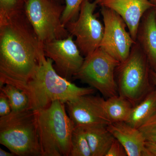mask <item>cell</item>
<instances>
[{
  "mask_svg": "<svg viewBox=\"0 0 156 156\" xmlns=\"http://www.w3.org/2000/svg\"><path fill=\"white\" fill-rule=\"evenodd\" d=\"M44 54L24 9L0 14V88L10 84L25 92Z\"/></svg>",
  "mask_w": 156,
  "mask_h": 156,
  "instance_id": "1",
  "label": "cell"
},
{
  "mask_svg": "<svg viewBox=\"0 0 156 156\" xmlns=\"http://www.w3.org/2000/svg\"><path fill=\"white\" fill-rule=\"evenodd\" d=\"M25 92L29 100L28 108L38 111L47 108L55 101L66 104L94 94L95 89L78 87L62 76L54 68L53 60L44 54Z\"/></svg>",
  "mask_w": 156,
  "mask_h": 156,
  "instance_id": "2",
  "label": "cell"
},
{
  "mask_svg": "<svg viewBox=\"0 0 156 156\" xmlns=\"http://www.w3.org/2000/svg\"><path fill=\"white\" fill-rule=\"evenodd\" d=\"M36 112L42 156H69L75 126L65 103L55 101Z\"/></svg>",
  "mask_w": 156,
  "mask_h": 156,
  "instance_id": "3",
  "label": "cell"
},
{
  "mask_svg": "<svg viewBox=\"0 0 156 156\" xmlns=\"http://www.w3.org/2000/svg\"><path fill=\"white\" fill-rule=\"evenodd\" d=\"M0 144L18 156H42L37 112L27 108L0 117Z\"/></svg>",
  "mask_w": 156,
  "mask_h": 156,
  "instance_id": "4",
  "label": "cell"
},
{
  "mask_svg": "<svg viewBox=\"0 0 156 156\" xmlns=\"http://www.w3.org/2000/svg\"><path fill=\"white\" fill-rule=\"evenodd\" d=\"M151 69L146 56L136 42L128 58L116 69L119 95L134 106L138 103L152 89Z\"/></svg>",
  "mask_w": 156,
  "mask_h": 156,
  "instance_id": "5",
  "label": "cell"
},
{
  "mask_svg": "<svg viewBox=\"0 0 156 156\" xmlns=\"http://www.w3.org/2000/svg\"><path fill=\"white\" fill-rule=\"evenodd\" d=\"M120 62L100 48L85 57L73 77L97 89L104 97L119 95L115 71Z\"/></svg>",
  "mask_w": 156,
  "mask_h": 156,
  "instance_id": "6",
  "label": "cell"
},
{
  "mask_svg": "<svg viewBox=\"0 0 156 156\" xmlns=\"http://www.w3.org/2000/svg\"><path fill=\"white\" fill-rule=\"evenodd\" d=\"M64 8L52 0H27L24 3L26 15L43 44L69 35L61 21Z\"/></svg>",
  "mask_w": 156,
  "mask_h": 156,
  "instance_id": "7",
  "label": "cell"
},
{
  "mask_svg": "<svg viewBox=\"0 0 156 156\" xmlns=\"http://www.w3.org/2000/svg\"><path fill=\"white\" fill-rule=\"evenodd\" d=\"M96 1L85 0L81 5L77 18L66 26L70 35L75 37L76 44L85 57L100 48L104 26L94 13Z\"/></svg>",
  "mask_w": 156,
  "mask_h": 156,
  "instance_id": "8",
  "label": "cell"
},
{
  "mask_svg": "<svg viewBox=\"0 0 156 156\" xmlns=\"http://www.w3.org/2000/svg\"><path fill=\"white\" fill-rule=\"evenodd\" d=\"M104 30L100 48L120 62L128 58L136 41L127 30L126 23L111 9L101 7Z\"/></svg>",
  "mask_w": 156,
  "mask_h": 156,
  "instance_id": "9",
  "label": "cell"
},
{
  "mask_svg": "<svg viewBox=\"0 0 156 156\" xmlns=\"http://www.w3.org/2000/svg\"><path fill=\"white\" fill-rule=\"evenodd\" d=\"M73 37L69 34L65 38L53 40L43 44L45 56L53 60L58 74L69 80L80 69L85 59Z\"/></svg>",
  "mask_w": 156,
  "mask_h": 156,
  "instance_id": "10",
  "label": "cell"
},
{
  "mask_svg": "<svg viewBox=\"0 0 156 156\" xmlns=\"http://www.w3.org/2000/svg\"><path fill=\"white\" fill-rule=\"evenodd\" d=\"M92 95H84L65 104L68 114L75 126H108L112 123L105 110V99Z\"/></svg>",
  "mask_w": 156,
  "mask_h": 156,
  "instance_id": "11",
  "label": "cell"
},
{
  "mask_svg": "<svg viewBox=\"0 0 156 156\" xmlns=\"http://www.w3.org/2000/svg\"><path fill=\"white\" fill-rule=\"evenodd\" d=\"M98 5L111 9L122 18L136 41L141 19L150 9L156 7L150 0H96Z\"/></svg>",
  "mask_w": 156,
  "mask_h": 156,
  "instance_id": "12",
  "label": "cell"
},
{
  "mask_svg": "<svg viewBox=\"0 0 156 156\" xmlns=\"http://www.w3.org/2000/svg\"><path fill=\"white\" fill-rule=\"evenodd\" d=\"M107 128L123 145L128 156H150L145 146V140L138 128L126 122H112Z\"/></svg>",
  "mask_w": 156,
  "mask_h": 156,
  "instance_id": "13",
  "label": "cell"
},
{
  "mask_svg": "<svg viewBox=\"0 0 156 156\" xmlns=\"http://www.w3.org/2000/svg\"><path fill=\"white\" fill-rule=\"evenodd\" d=\"M136 42L146 56L151 69L156 71V7L148 10L143 17Z\"/></svg>",
  "mask_w": 156,
  "mask_h": 156,
  "instance_id": "14",
  "label": "cell"
},
{
  "mask_svg": "<svg viewBox=\"0 0 156 156\" xmlns=\"http://www.w3.org/2000/svg\"><path fill=\"white\" fill-rule=\"evenodd\" d=\"M83 128L92 156H105L115 139L107 126L98 125Z\"/></svg>",
  "mask_w": 156,
  "mask_h": 156,
  "instance_id": "15",
  "label": "cell"
},
{
  "mask_svg": "<svg viewBox=\"0 0 156 156\" xmlns=\"http://www.w3.org/2000/svg\"><path fill=\"white\" fill-rule=\"evenodd\" d=\"M156 113V89H152L132 108L126 123L138 128Z\"/></svg>",
  "mask_w": 156,
  "mask_h": 156,
  "instance_id": "16",
  "label": "cell"
},
{
  "mask_svg": "<svg viewBox=\"0 0 156 156\" xmlns=\"http://www.w3.org/2000/svg\"><path fill=\"white\" fill-rule=\"evenodd\" d=\"M133 106L127 98L119 94L107 98L104 102L105 111L112 123L127 122Z\"/></svg>",
  "mask_w": 156,
  "mask_h": 156,
  "instance_id": "17",
  "label": "cell"
},
{
  "mask_svg": "<svg viewBox=\"0 0 156 156\" xmlns=\"http://www.w3.org/2000/svg\"><path fill=\"white\" fill-rule=\"evenodd\" d=\"M69 156H92L83 127L75 126L71 139Z\"/></svg>",
  "mask_w": 156,
  "mask_h": 156,
  "instance_id": "18",
  "label": "cell"
},
{
  "mask_svg": "<svg viewBox=\"0 0 156 156\" xmlns=\"http://www.w3.org/2000/svg\"><path fill=\"white\" fill-rule=\"evenodd\" d=\"M0 89L9 99L11 112L20 111L28 108L29 100L24 91L10 84H6Z\"/></svg>",
  "mask_w": 156,
  "mask_h": 156,
  "instance_id": "19",
  "label": "cell"
},
{
  "mask_svg": "<svg viewBox=\"0 0 156 156\" xmlns=\"http://www.w3.org/2000/svg\"><path fill=\"white\" fill-rule=\"evenodd\" d=\"M85 0H65L66 6L62 12L61 21L66 27L68 23L77 18L81 5Z\"/></svg>",
  "mask_w": 156,
  "mask_h": 156,
  "instance_id": "20",
  "label": "cell"
},
{
  "mask_svg": "<svg viewBox=\"0 0 156 156\" xmlns=\"http://www.w3.org/2000/svg\"><path fill=\"white\" fill-rule=\"evenodd\" d=\"M138 129L146 141L156 144V113Z\"/></svg>",
  "mask_w": 156,
  "mask_h": 156,
  "instance_id": "21",
  "label": "cell"
},
{
  "mask_svg": "<svg viewBox=\"0 0 156 156\" xmlns=\"http://www.w3.org/2000/svg\"><path fill=\"white\" fill-rule=\"evenodd\" d=\"M21 0H0V14H10L24 9Z\"/></svg>",
  "mask_w": 156,
  "mask_h": 156,
  "instance_id": "22",
  "label": "cell"
},
{
  "mask_svg": "<svg viewBox=\"0 0 156 156\" xmlns=\"http://www.w3.org/2000/svg\"><path fill=\"white\" fill-rule=\"evenodd\" d=\"M127 153L125 148L121 143L115 138L105 156H126Z\"/></svg>",
  "mask_w": 156,
  "mask_h": 156,
  "instance_id": "23",
  "label": "cell"
},
{
  "mask_svg": "<svg viewBox=\"0 0 156 156\" xmlns=\"http://www.w3.org/2000/svg\"><path fill=\"white\" fill-rule=\"evenodd\" d=\"M12 111L11 105L5 95L2 92H0V117L5 116Z\"/></svg>",
  "mask_w": 156,
  "mask_h": 156,
  "instance_id": "24",
  "label": "cell"
},
{
  "mask_svg": "<svg viewBox=\"0 0 156 156\" xmlns=\"http://www.w3.org/2000/svg\"><path fill=\"white\" fill-rule=\"evenodd\" d=\"M145 146L150 156H156V144L145 142Z\"/></svg>",
  "mask_w": 156,
  "mask_h": 156,
  "instance_id": "25",
  "label": "cell"
},
{
  "mask_svg": "<svg viewBox=\"0 0 156 156\" xmlns=\"http://www.w3.org/2000/svg\"><path fill=\"white\" fill-rule=\"evenodd\" d=\"M150 76L152 83L153 84L156 89V71L151 69Z\"/></svg>",
  "mask_w": 156,
  "mask_h": 156,
  "instance_id": "26",
  "label": "cell"
},
{
  "mask_svg": "<svg viewBox=\"0 0 156 156\" xmlns=\"http://www.w3.org/2000/svg\"><path fill=\"white\" fill-rule=\"evenodd\" d=\"M14 154L11 151L8 152L4 150L2 148H0V156H14Z\"/></svg>",
  "mask_w": 156,
  "mask_h": 156,
  "instance_id": "27",
  "label": "cell"
},
{
  "mask_svg": "<svg viewBox=\"0 0 156 156\" xmlns=\"http://www.w3.org/2000/svg\"><path fill=\"white\" fill-rule=\"evenodd\" d=\"M150 1L156 6V0H150Z\"/></svg>",
  "mask_w": 156,
  "mask_h": 156,
  "instance_id": "28",
  "label": "cell"
},
{
  "mask_svg": "<svg viewBox=\"0 0 156 156\" xmlns=\"http://www.w3.org/2000/svg\"><path fill=\"white\" fill-rule=\"evenodd\" d=\"M21 1H22L23 2L25 3L27 1V0H21Z\"/></svg>",
  "mask_w": 156,
  "mask_h": 156,
  "instance_id": "29",
  "label": "cell"
},
{
  "mask_svg": "<svg viewBox=\"0 0 156 156\" xmlns=\"http://www.w3.org/2000/svg\"><path fill=\"white\" fill-rule=\"evenodd\" d=\"M52 1H54V2H57L58 0H52Z\"/></svg>",
  "mask_w": 156,
  "mask_h": 156,
  "instance_id": "30",
  "label": "cell"
}]
</instances>
